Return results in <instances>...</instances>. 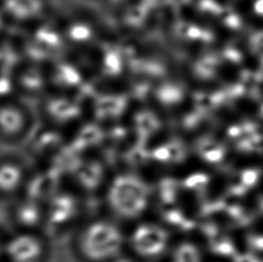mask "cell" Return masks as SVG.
Segmentation results:
<instances>
[{
    "instance_id": "cell-5",
    "label": "cell",
    "mask_w": 263,
    "mask_h": 262,
    "mask_svg": "<svg viewBox=\"0 0 263 262\" xmlns=\"http://www.w3.org/2000/svg\"><path fill=\"white\" fill-rule=\"evenodd\" d=\"M27 114L18 103L9 100L0 102V141L14 145L23 141L30 131Z\"/></svg>"
},
{
    "instance_id": "cell-2",
    "label": "cell",
    "mask_w": 263,
    "mask_h": 262,
    "mask_svg": "<svg viewBox=\"0 0 263 262\" xmlns=\"http://www.w3.org/2000/svg\"><path fill=\"white\" fill-rule=\"evenodd\" d=\"M74 250L82 262L116 261L127 250V233L110 216L95 217L77 232Z\"/></svg>"
},
{
    "instance_id": "cell-3",
    "label": "cell",
    "mask_w": 263,
    "mask_h": 262,
    "mask_svg": "<svg viewBox=\"0 0 263 262\" xmlns=\"http://www.w3.org/2000/svg\"><path fill=\"white\" fill-rule=\"evenodd\" d=\"M173 245L167 227L154 220H140L127 233V250L141 262H158L168 257Z\"/></svg>"
},
{
    "instance_id": "cell-1",
    "label": "cell",
    "mask_w": 263,
    "mask_h": 262,
    "mask_svg": "<svg viewBox=\"0 0 263 262\" xmlns=\"http://www.w3.org/2000/svg\"><path fill=\"white\" fill-rule=\"evenodd\" d=\"M109 216L119 223H135L145 219L153 200V191L142 175L122 171L109 178L104 188Z\"/></svg>"
},
{
    "instance_id": "cell-7",
    "label": "cell",
    "mask_w": 263,
    "mask_h": 262,
    "mask_svg": "<svg viewBox=\"0 0 263 262\" xmlns=\"http://www.w3.org/2000/svg\"><path fill=\"white\" fill-rule=\"evenodd\" d=\"M167 258L169 262H202L199 246L188 239L174 242Z\"/></svg>"
},
{
    "instance_id": "cell-8",
    "label": "cell",
    "mask_w": 263,
    "mask_h": 262,
    "mask_svg": "<svg viewBox=\"0 0 263 262\" xmlns=\"http://www.w3.org/2000/svg\"><path fill=\"white\" fill-rule=\"evenodd\" d=\"M14 215V220L16 221L19 227L18 230L37 231L35 227L42 221L38 207L29 201L17 205Z\"/></svg>"
},
{
    "instance_id": "cell-4",
    "label": "cell",
    "mask_w": 263,
    "mask_h": 262,
    "mask_svg": "<svg viewBox=\"0 0 263 262\" xmlns=\"http://www.w3.org/2000/svg\"><path fill=\"white\" fill-rule=\"evenodd\" d=\"M50 246L38 231L18 230L6 239L4 262H46Z\"/></svg>"
},
{
    "instance_id": "cell-9",
    "label": "cell",
    "mask_w": 263,
    "mask_h": 262,
    "mask_svg": "<svg viewBox=\"0 0 263 262\" xmlns=\"http://www.w3.org/2000/svg\"><path fill=\"white\" fill-rule=\"evenodd\" d=\"M6 239L0 234V262H4L5 259V246H6Z\"/></svg>"
},
{
    "instance_id": "cell-6",
    "label": "cell",
    "mask_w": 263,
    "mask_h": 262,
    "mask_svg": "<svg viewBox=\"0 0 263 262\" xmlns=\"http://www.w3.org/2000/svg\"><path fill=\"white\" fill-rule=\"evenodd\" d=\"M27 173L24 164L14 158L0 159V198H12L25 187Z\"/></svg>"
}]
</instances>
